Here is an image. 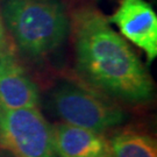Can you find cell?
Here are the masks:
<instances>
[{"label": "cell", "instance_id": "cell-1", "mask_svg": "<svg viewBox=\"0 0 157 157\" xmlns=\"http://www.w3.org/2000/svg\"><path fill=\"white\" fill-rule=\"evenodd\" d=\"M76 70L85 84L130 105L154 97V82L128 42L98 8L84 5L70 17Z\"/></svg>", "mask_w": 157, "mask_h": 157}, {"label": "cell", "instance_id": "cell-2", "mask_svg": "<svg viewBox=\"0 0 157 157\" xmlns=\"http://www.w3.org/2000/svg\"><path fill=\"white\" fill-rule=\"evenodd\" d=\"M0 13L17 47L32 58L57 50L70 33V17L59 0H2Z\"/></svg>", "mask_w": 157, "mask_h": 157}, {"label": "cell", "instance_id": "cell-3", "mask_svg": "<svg viewBox=\"0 0 157 157\" xmlns=\"http://www.w3.org/2000/svg\"><path fill=\"white\" fill-rule=\"evenodd\" d=\"M54 111L64 124L104 133L126 120L118 102L86 84L62 82L51 94Z\"/></svg>", "mask_w": 157, "mask_h": 157}, {"label": "cell", "instance_id": "cell-4", "mask_svg": "<svg viewBox=\"0 0 157 157\" xmlns=\"http://www.w3.org/2000/svg\"><path fill=\"white\" fill-rule=\"evenodd\" d=\"M0 146L14 157H57L52 127L37 107L0 109Z\"/></svg>", "mask_w": 157, "mask_h": 157}, {"label": "cell", "instance_id": "cell-5", "mask_svg": "<svg viewBox=\"0 0 157 157\" xmlns=\"http://www.w3.org/2000/svg\"><path fill=\"white\" fill-rule=\"evenodd\" d=\"M126 41L140 48L151 63L157 56V15L146 0H120L108 19Z\"/></svg>", "mask_w": 157, "mask_h": 157}, {"label": "cell", "instance_id": "cell-6", "mask_svg": "<svg viewBox=\"0 0 157 157\" xmlns=\"http://www.w3.org/2000/svg\"><path fill=\"white\" fill-rule=\"evenodd\" d=\"M39 89L13 54L0 58V109L39 106Z\"/></svg>", "mask_w": 157, "mask_h": 157}, {"label": "cell", "instance_id": "cell-7", "mask_svg": "<svg viewBox=\"0 0 157 157\" xmlns=\"http://www.w3.org/2000/svg\"><path fill=\"white\" fill-rule=\"evenodd\" d=\"M54 143L59 157H108V140L101 133L58 124L52 127Z\"/></svg>", "mask_w": 157, "mask_h": 157}, {"label": "cell", "instance_id": "cell-8", "mask_svg": "<svg viewBox=\"0 0 157 157\" xmlns=\"http://www.w3.org/2000/svg\"><path fill=\"white\" fill-rule=\"evenodd\" d=\"M108 157H157L156 142L144 133L119 132L108 140Z\"/></svg>", "mask_w": 157, "mask_h": 157}, {"label": "cell", "instance_id": "cell-9", "mask_svg": "<svg viewBox=\"0 0 157 157\" xmlns=\"http://www.w3.org/2000/svg\"><path fill=\"white\" fill-rule=\"evenodd\" d=\"M10 54H12L11 42H10L5 23H4L1 13H0V58L6 55H10Z\"/></svg>", "mask_w": 157, "mask_h": 157}]
</instances>
